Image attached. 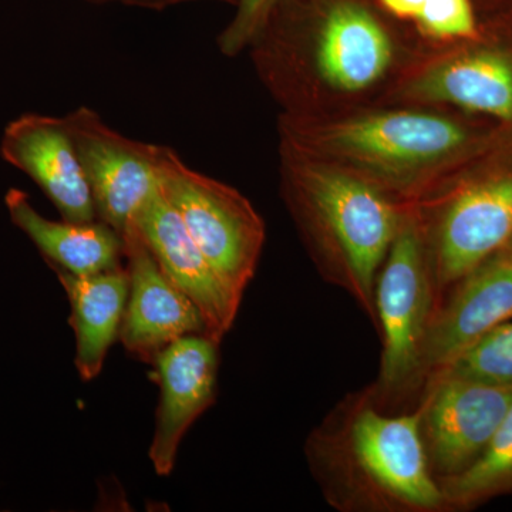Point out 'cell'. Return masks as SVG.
I'll return each mask as SVG.
<instances>
[{
	"mask_svg": "<svg viewBox=\"0 0 512 512\" xmlns=\"http://www.w3.org/2000/svg\"><path fill=\"white\" fill-rule=\"evenodd\" d=\"M160 190L222 284L242 302L265 244V224L235 188L192 170L170 147L161 146Z\"/></svg>",
	"mask_w": 512,
	"mask_h": 512,
	"instance_id": "cell-7",
	"label": "cell"
},
{
	"mask_svg": "<svg viewBox=\"0 0 512 512\" xmlns=\"http://www.w3.org/2000/svg\"><path fill=\"white\" fill-rule=\"evenodd\" d=\"M220 343L207 335H190L161 350L151 365L160 386L156 430L150 457L158 476H170L178 448L195 420L217 396Z\"/></svg>",
	"mask_w": 512,
	"mask_h": 512,
	"instance_id": "cell-13",
	"label": "cell"
},
{
	"mask_svg": "<svg viewBox=\"0 0 512 512\" xmlns=\"http://www.w3.org/2000/svg\"><path fill=\"white\" fill-rule=\"evenodd\" d=\"M279 138L407 204L454 180L488 140L450 110L409 104L322 116L281 114Z\"/></svg>",
	"mask_w": 512,
	"mask_h": 512,
	"instance_id": "cell-2",
	"label": "cell"
},
{
	"mask_svg": "<svg viewBox=\"0 0 512 512\" xmlns=\"http://www.w3.org/2000/svg\"><path fill=\"white\" fill-rule=\"evenodd\" d=\"M133 221L164 274L197 306L207 336L221 343L237 319L241 301L222 284L160 187Z\"/></svg>",
	"mask_w": 512,
	"mask_h": 512,
	"instance_id": "cell-15",
	"label": "cell"
},
{
	"mask_svg": "<svg viewBox=\"0 0 512 512\" xmlns=\"http://www.w3.org/2000/svg\"><path fill=\"white\" fill-rule=\"evenodd\" d=\"M436 305L423 220L412 202L376 282V325L383 353L379 379L370 394L379 403L416 389L421 345Z\"/></svg>",
	"mask_w": 512,
	"mask_h": 512,
	"instance_id": "cell-6",
	"label": "cell"
},
{
	"mask_svg": "<svg viewBox=\"0 0 512 512\" xmlns=\"http://www.w3.org/2000/svg\"><path fill=\"white\" fill-rule=\"evenodd\" d=\"M5 205L10 221L36 245L50 268L79 276L120 268L123 238L103 221L49 220L18 188L6 192Z\"/></svg>",
	"mask_w": 512,
	"mask_h": 512,
	"instance_id": "cell-16",
	"label": "cell"
},
{
	"mask_svg": "<svg viewBox=\"0 0 512 512\" xmlns=\"http://www.w3.org/2000/svg\"><path fill=\"white\" fill-rule=\"evenodd\" d=\"M120 2L126 3V5L136 6V8L161 10L178 5V3L197 2V0H120ZM218 2H227L237 6L238 0H218Z\"/></svg>",
	"mask_w": 512,
	"mask_h": 512,
	"instance_id": "cell-22",
	"label": "cell"
},
{
	"mask_svg": "<svg viewBox=\"0 0 512 512\" xmlns=\"http://www.w3.org/2000/svg\"><path fill=\"white\" fill-rule=\"evenodd\" d=\"M53 271L72 308L70 325L76 336L74 365L83 382H92L103 370L111 346L120 338L130 288L127 268L120 266L86 276L59 268Z\"/></svg>",
	"mask_w": 512,
	"mask_h": 512,
	"instance_id": "cell-17",
	"label": "cell"
},
{
	"mask_svg": "<svg viewBox=\"0 0 512 512\" xmlns=\"http://www.w3.org/2000/svg\"><path fill=\"white\" fill-rule=\"evenodd\" d=\"M380 104L461 110L512 123V50L480 39L420 53Z\"/></svg>",
	"mask_w": 512,
	"mask_h": 512,
	"instance_id": "cell-8",
	"label": "cell"
},
{
	"mask_svg": "<svg viewBox=\"0 0 512 512\" xmlns=\"http://www.w3.org/2000/svg\"><path fill=\"white\" fill-rule=\"evenodd\" d=\"M375 0H282L249 45L286 116L382 103L420 53Z\"/></svg>",
	"mask_w": 512,
	"mask_h": 512,
	"instance_id": "cell-1",
	"label": "cell"
},
{
	"mask_svg": "<svg viewBox=\"0 0 512 512\" xmlns=\"http://www.w3.org/2000/svg\"><path fill=\"white\" fill-rule=\"evenodd\" d=\"M443 370L497 386L512 387V319L491 330Z\"/></svg>",
	"mask_w": 512,
	"mask_h": 512,
	"instance_id": "cell-20",
	"label": "cell"
},
{
	"mask_svg": "<svg viewBox=\"0 0 512 512\" xmlns=\"http://www.w3.org/2000/svg\"><path fill=\"white\" fill-rule=\"evenodd\" d=\"M512 404V387L441 370L426 382L421 437L437 481L464 473L483 456Z\"/></svg>",
	"mask_w": 512,
	"mask_h": 512,
	"instance_id": "cell-9",
	"label": "cell"
},
{
	"mask_svg": "<svg viewBox=\"0 0 512 512\" xmlns=\"http://www.w3.org/2000/svg\"><path fill=\"white\" fill-rule=\"evenodd\" d=\"M0 157L28 175L52 201L62 220H99L89 181L64 117L26 113L10 121L0 140Z\"/></svg>",
	"mask_w": 512,
	"mask_h": 512,
	"instance_id": "cell-14",
	"label": "cell"
},
{
	"mask_svg": "<svg viewBox=\"0 0 512 512\" xmlns=\"http://www.w3.org/2000/svg\"><path fill=\"white\" fill-rule=\"evenodd\" d=\"M437 303L512 238V165L457 175L419 202ZM437 306V305H436Z\"/></svg>",
	"mask_w": 512,
	"mask_h": 512,
	"instance_id": "cell-5",
	"label": "cell"
},
{
	"mask_svg": "<svg viewBox=\"0 0 512 512\" xmlns=\"http://www.w3.org/2000/svg\"><path fill=\"white\" fill-rule=\"evenodd\" d=\"M420 424V406L386 416L370 393L343 404L306 444L328 503L340 511H447Z\"/></svg>",
	"mask_w": 512,
	"mask_h": 512,
	"instance_id": "cell-4",
	"label": "cell"
},
{
	"mask_svg": "<svg viewBox=\"0 0 512 512\" xmlns=\"http://www.w3.org/2000/svg\"><path fill=\"white\" fill-rule=\"evenodd\" d=\"M92 191L97 218L123 234L160 187L161 146L120 134L89 107L64 116Z\"/></svg>",
	"mask_w": 512,
	"mask_h": 512,
	"instance_id": "cell-10",
	"label": "cell"
},
{
	"mask_svg": "<svg viewBox=\"0 0 512 512\" xmlns=\"http://www.w3.org/2000/svg\"><path fill=\"white\" fill-rule=\"evenodd\" d=\"M431 49L477 42L483 36L474 0H375Z\"/></svg>",
	"mask_w": 512,
	"mask_h": 512,
	"instance_id": "cell-18",
	"label": "cell"
},
{
	"mask_svg": "<svg viewBox=\"0 0 512 512\" xmlns=\"http://www.w3.org/2000/svg\"><path fill=\"white\" fill-rule=\"evenodd\" d=\"M508 244H510V245H511V247H512V238H511V241H510V242H508Z\"/></svg>",
	"mask_w": 512,
	"mask_h": 512,
	"instance_id": "cell-24",
	"label": "cell"
},
{
	"mask_svg": "<svg viewBox=\"0 0 512 512\" xmlns=\"http://www.w3.org/2000/svg\"><path fill=\"white\" fill-rule=\"evenodd\" d=\"M439 484L447 510H471L512 494V404L483 456L464 473Z\"/></svg>",
	"mask_w": 512,
	"mask_h": 512,
	"instance_id": "cell-19",
	"label": "cell"
},
{
	"mask_svg": "<svg viewBox=\"0 0 512 512\" xmlns=\"http://www.w3.org/2000/svg\"><path fill=\"white\" fill-rule=\"evenodd\" d=\"M282 0H238L237 12L218 37V47L225 56L234 57L248 49L266 20Z\"/></svg>",
	"mask_w": 512,
	"mask_h": 512,
	"instance_id": "cell-21",
	"label": "cell"
},
{
	"mask_svg": "<svg viewBox=\"0 0 512 512\" xmlns=\"http://www.w3.org/2000/svg\"><path fill=\"white\" fill-rule=\"evenodd\" d=\"M512 319V247L505 245L441 298L421 345L416 387Z\"/></svg>",
	"mask_w": 512,
	"mask_h": 512,
	"instance_id": "cell-11",
	"label": "cell"
},
{
	"mask_svg": "<svg viewBox=\"0 0 512 512\" xmlns=\"http://www.w3.org/2000/svg\"><path fill=\"white\" fill-rule=\"evenodd\" d=\"M121 238L130 288L120 340L128 355L153 363L175 340L207 335L197 306L164 274L134 221Z\"/></svg>",
	"mask_w": 512,
	"mask_h": 512,
	"instance_id": "cell-12",
	"label": "cell"
},
{
	"mask_svg": "<svg viewBox=\"0 0 512 512\" xmlns=\"http://www.w3.org/2000/svg\"><path fill=\"white\" fill-rule=\"evenodd\" d=\"M89 2H93V3H104V2H109V0H89Z\"/></svg>",
	"mask_w": 512,
	"mask_h": 512,
	"instance_id": "cell-23",
	"label": "cell"
},
{
	"mask_svg": "<svg viewBox=\"0 0 512 512\" xmlns=\"http://www.w3.org/2000/svg\"><path fill=\"white\" fill-rule=\"evenodd\" d=\"M281 190L313 262L376 323L377 276L410 204L281 141Z\"/></svg>",
	"mask_w": 512,
	"mask_h": 512,
	"instance_id": "cell-3",
	"label": "cell"
}]
</instances>
